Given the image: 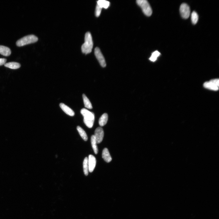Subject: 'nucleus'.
<instances>
[{
	"mask_svg": "<svg viewBox=\"0 0 219 219\" xmlns=\"http://www.w3.org/2000/svg\"><path fill=\"white\" fill-rule=\"evenodd\" d=\"M104 133L103 129L101 127L97 128L95 130L94 136L97 144L101 143L104 137Z\"/></svg>",
	"mask_w": 219,
	"mask_h": 219,
	"instance_id": "8",
	"label": "nucleus"
},
{
	"mask_svg": "<svg viewBox=\"0 0 219 219\" xmlns=\"http://www.w3.org/2000/svg\"><path fill=\"white\" fill-rule=\"evenodd\" d=\"M180 12L182 17L184 19L188 18L190 15V9L189 6L185 3L182 4L180 9Z\"/></svg>",
	"mask_w": 219,
	"mask_h": 219,
	"instance_id": "6",
	"label": "nucleus"
},
{
	"mask_svg": "<svg viewBox=\"0 0 219 219\" xmlns=\"http://www.w3.org/2000/svg\"><path fill=\"white\" fill-rule=\"evenodd\" d=\"M160 55V53L158 51H155L152 54V56L149 58V60L152 62H155Z\"/></svg>",
	"mask_w": 219,
	"mask_h": 219,
	"instance_id": "21",
	"label": "nucleus"
},
{
	"mask_svg": "<svg viewBox=\"0 0 219 219\" xmlns=\"http://www.w3.org/2000/svg\"><path fill=\"white\" fill-rule=\"evenodd\" d=\"M80 112L84 116L85 124L88 128H92L93 126L95 120L94 113L85 108L82 109Z\"/></svg>",
	"mask_w": 219,
	"mask_h": 219,
	"instance_id": "1",
	"label": "nucleus"
},
{
	"mask_svg": "<svg viewBox=\"0 0 219 219\" xmlns=\"http://www.w3.org/2000/svg\"><path fill=\"white\" fill-rule=\"evenodd\" d=\"M108 120V115L107 113L103 114L100 118L99 123V125L103 127L107 123Z\"/></svg>",
	"mask_w": 219,
	"mask_h": 219,
	"instance_id": "15",
	"label": "nucleus"
},
{
	"mask_svg": "<svg viewBox=\"0 0 219 219\" xmlns=\"http://www.w3.org/2000/svg\"><path fill=\"white\" fill-rule=\"evenodd\" d=\"M38 40V38L37 36L34 35H29L24 36L17 40L16 44L18 47H21L35 43Z\"/></svg>",
	"mask_w": 219,
	"mask_h": 219,
	"instance_id": "3",
	"label": "nucleus"
},
{
	"mask_svg": "<svg viewBox=\"0 0 219 219\" xmlns=\"http://www.w3.org/2000/svg\"><path fill=\"white\" fill-rule=\"evenodd\" d=\"M11 53V50L9 48L0 45V54L4 56L8 57L10 55Z\"/></svg>",
	"mask_w": 219,
	"mask_h": 219,
	"instance_id": "12",
	"label": "nucleus"
},
{
	"mask_svg": "<svg viewBox=\"0 0 219 219\" xmlns=\"http://www.w3.org/2000/svg\"><path fill=\"white\" fill-rule=\"evenodd\" d=\"M91 143L94 153L97 154L98 153V150L97 145V142L94 135H92L91 138Z\"/></svg>",
	"mask_w": 219,
	"mask_h": 219,
	"instance_id": "13",
	"label": "nucleus"
},
{
	"mask_svg": "<svg viewBox=\"0 0 219 219\" xmlns=\"http://www.w3.org/2000/svg\"><path fill=\"white\" fill-rule=\"evenodd\" d=\"M102 157L104 160L107 162H110L112 159L108 149L106 148H104L103 151Z\"/></svg>",
	"mask_w": 219,
	"mask_h": 219,
	"instance_id": "11",
	"label": "nucleus"
},
{
	"mask_svg": "<svg viewBox=\"0 0 219 219\" xmlns=\"http://www.w3.org/2000/svg\"><path fill=\"white\" fill-rule=\"evenodd\" d=\"M94 53L96 57L101 66L103 67H105L106 65L105 60L99 48L96 47L95 49Z\"/></svg>",
	"mask_w": 219,
	"mask_h": 219,
	"instance_id": "7",
	"label": "nucleus"
},
{
	"mask_svg": "<svg viewBox=\"0 0 219 219\" xmlns=\"http://www.w3.org/2000/svg\"><path fill=\"white\" fill-rule=\"evenodd\" d=\"M93 46L92 36L90 32H87L85 35V43L82 45L81 50L82 52L87 54L91 52Z\"/></svg>",
	"mask_w": 219,
	"mask_h": 219,
	"instance_id": "2",
	"label": "nucleus"
},
{
	"mask_svg": "<svg viewBox=\"0 0 219 219\" xmlns=\"http://www.w3.org/2000/svg\"><path fill=\"white\" fill-rule=\"evenodd\" d=\"M198 13L195 11H193L191 13V21L194 24H196L198 22Z\"/></svg>",
	"mask_w": 219,
	"mask_h": 219,
	"instance_id": "20",
	"label": "nucleus"
},
{
	"mask_svg": "<svg viewBox=\"0 0 219 219\" xmlns=\"http://www.w3.org/2000/svg\"><path fill=\"white\" fill-rule=\"evenodd\" d=\"M205 88L214 91L218 90L219 80L218 79H214L209 82H205L203 85Z\"/></svg>",
	"mask_w": 219,
	"mask_h": 219,
	"instance_id": "5",
	"label": "nucleus"
},
{
	"mask_svg": "<svg viewBox=\"0 0 219 219\" xmlns=\"http://www.w3.org/2000/svg\"><path fill=\"white\" fill-rule=\"evenodd\" d=\"M60 106L63 111L67 115L71 116H73L74 115V112L70 107L63 103H61Z\"/></svg>",
	"mask_w": 219,
	"mask_h": 219,
	"instance_id": "10",
	"label": "nucleus"
},
{
	"mask_svg": "<svg viewBox=\"0 0 219 219\" xmlns=\"http://www.w3.org/2000/svg\"><path fill=\"white\" fill-rule=\"evenodd\" d=\"M102 9V8L97 4L95 11V14L96 17H98L100 16Z\"/></svg>",
	"mask_w": 219,
	"mask_h": 219,
	"instance_id": "22",
	"label": "nucleus"
},
{
	"mask_svg": "<svg viewBox=\"0 0 219 219\" xmlns=\"http://www.w3.org/2000/svg\"><path fill=\"white\" fill-rule=\"evenodd\" d=\"M83 98L85 107L89 109H92L93 108L92 104L86 95L84 94H83Z\"/></svg>",
	"mask_w": 219,
	"mask_h": 219,
	"instance_id": "18",
	"label": "nucleus"
},
{
	"mask_svg": "<svg viewBox=\"0 0 219 219\" xmlns=\"http://www.w3.org/2000/svg\"><path fill=\"white\" fill-rule=\"evenodd\" d=\"M77 129L82 138L85 141H87L88 139V137L85 130L79 126L77 127Z\"/></svg>",
	"mask_w": 219,
	"mask_h": 219,
	"instance_id": "16",
	"label": "nucleus"
},
{
	"mask_svg": "<svg viewBox=\"0 0 219 219\" xmlns=\"http://www.w3.org/2000/svg\"><path fill=\"white\" fill-rule=\"evenodd\" d=\"M89 171L92 172L94 170L96 164V159L93 155H90L88 158Z\"/></svg>",
	"mask_w": 219,
	"mask_h": 219,
	"instance_id": "9",
	"label": "nucleus"
},
{
	"mask_svg": "<svg viewBox=\"0 0 219 219\" xmlns=\"http://www.w3.org/2000/svg\"><path fill=\"white\" fill-rule=\"evenodd\" d=\"M97 4L102 8L107 9L110 5V3L105 0H99L97 1Z\"/></svg>",
	"mask_w": 219,
	"mask_h": 219,
	"instance_id": "17",
	"label": "nucleus"
},
{
	"mask_svg": "<svg viewBox=\"0 0 219 219\" xmlns=\"http://www.w3.org/2000/svg\"><path fill=\"white\" fill-rule=\"evenodd\" d=\"M137 4L141 7L144 14L147 16H151L152 10L149 3L146 0H137Z\"/></svg>",
	"mask_w": 219,
	"mask_h": 219,
	"instance_id": "4",
	"label": "nucleus"
},
{
	"mask_svg": "<svg viewBox=\"0 0 219 219\" xmlns=\"http://www.w3.org/2000/svg\"><path fill=\"white\" fill-rule=\"evenodd\" d=\"M4 66L6 67L11 68V69L15 70L19 68L21 66V65L18 62H11L5 63Z\"/></svg>",
	"mask_w": 219,
	"mask_h": 219,
	"instance_id": "14",
	"label": "nucleus"
},
{
	"mask_svg": "<svg viewBox=\"0 0 219 219\" xmlns=\"http://www.w3.org/2000/svg\"><path fill=\"white\" fill-rule=\"evenodd\" d=\"M7 59L4 58H0V66L5 65L7 62Z\"/></svg>",
	"mask_w": 219,
	"mask_h": 219,
	"instance_id": "23",
	"label": "nucleus"
},
{
	"mask_svg": "<svg viewBox=\"0 0 219 219\" xmlns=\"http://www.w3.org/2000/svg\"><path fill=\"white\" fill-rule=\"evenodd\" d=\"M83 169L85 175L86 176H87L89 173V166L88 158L87 157L85 158L84 161Z\"/></svg>",
	"mask_w": 219,
	"mask_h": 219,
	"instance_id": "19",
	"label": "nucleus"
}]
</instances>
